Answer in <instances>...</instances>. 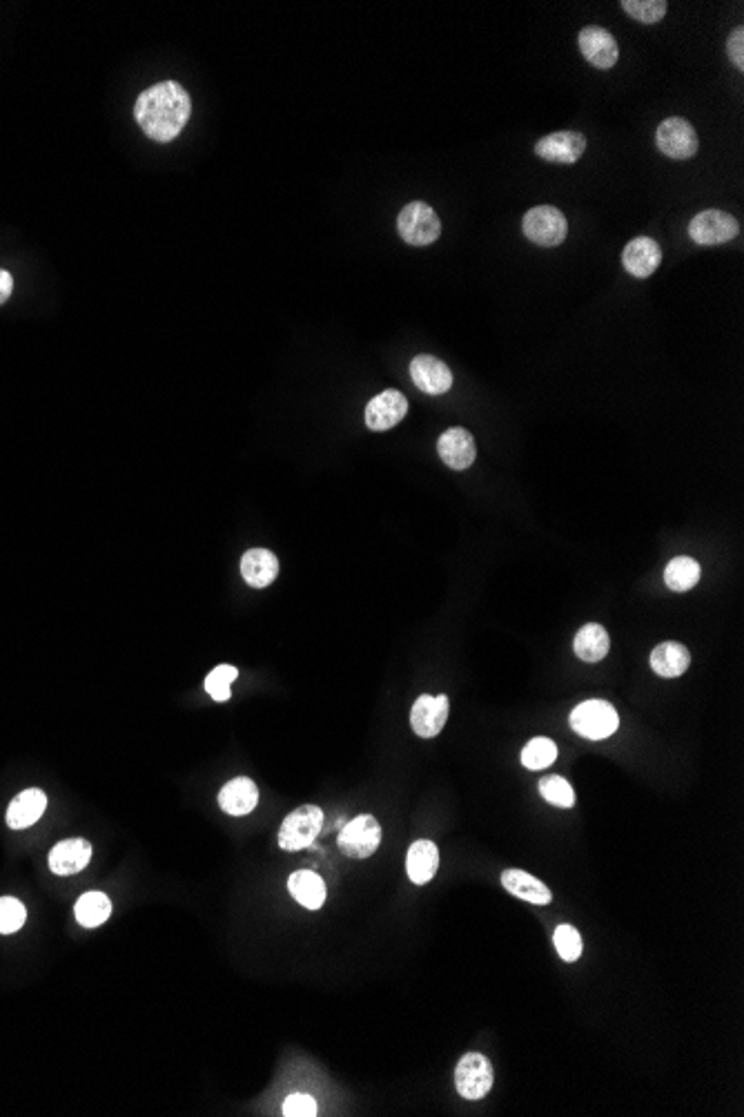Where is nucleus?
<instances>
[{
  "label": "nucleus",
  "mask_w": 744,
  "mask_h": 1117,
  "mask_svg": "<svg viewBox=\"0 0 744 1117\" xmlns=\"http://www.w3.org/2000/svg\"><path fill=\"white\" fill-rule=\"evenodd\" d=\"M448 698L442 696H419L415 705H413V712H410V725H413V730L419 738H435L439 732L444 730V725L448 721Z\"/></svg>",
  "instance_id": "obj_14"
},
{
  "label": "nucleus",
  "mask_w": 744,
  "mask_h": 1117,
  "mask_svg": "<svg viewBox=\"0 0 744 1117\" xmlns=\"http://www.w3.org/2000/svg\"><path fill=\"white\" fill-rule=\"evenodd\" d=\"M493 1064L482 1053H466L455 1068V1086L464 1100H482L493 1089Z\"/></svg>",
  "instance_id": "obj_7"
},
{
  "label": "nucleus",
  "mask_w": 744,
  "mask_h": 1117,
  "mask_svg": "<svg viewBox=\"0 0 744 1117\" xmlns=\"http://www.w3.org/2000/svg\"><path fill=\"white\" fill-rule=\"evenodd\" d=\"M698 580H700V565L687 556L673 558L667 565V571H664V582H667V587L671 591H678V594L693 589L698 585Z\"/></svg>",
  "instance_id": "obj_27"
},
{
  "label": "nucleus",
  "mask_w": 744,
  "mask_h": 1117,
  "mask_svg": "<svg viewBox=\"0 0 744 1117\" xmlns=\"http://www.w3.org/2000/svg\"><path fill=\"white\" fill-rule=\"evenodd\" d=\"M12 290H14V277L7 273V270H0V304H5V301L12 297Z\"/></svg>",
  "instance_id": "obj_36"
},
{
  "label": "nucleus",
  "mask_w": 744,
  "mask_h": 1117,
  "mask_svg": "<svg viewBox=\"0 0 744 1117\" xmlns=\"http://www.w3.org/2000/svg\"><path fill=\"white\" fill-rule=\"evenodd\" d=\"M437 453L448 469L453 471H466L477 458L473 435L462 429V426H455V429H448L439 435Z\"/></svg>",
  "instance_id": "obj_15"
},
{
  "label": "nucleus",
  "mask_w": 744,
  "mask_h": 1117,
  "mask_svg": "<svg viewBox=\"0 0 744 1117\" xmlns=\"http://www.w3.org/2000/svg\"><path fill=\"white\" fill-rule=\"evenodd\" d=\"M502 886L511 892L513 897L528 901V903H535V906H548V903L553 901V892L548 890L544 883L533 877V874H528L524 870H504L502 872Z\"/></svg>",
  "instance_id": "obj_21"
},
{
  "label": "nucleus",
  "mask_w": 744,
  "mask_h": 1117,
  "mask_svg": "<svg viewBox=\"0 0 744 1117\" xmlns=\"http://www.w3.org/2000/svg\"><path fill=\"white\" fill-rule=\"evenodd\" d=\"M47 808V796L43 790L29 788L14 796V801L7 808V825L12 830H25L29 825H34L43 817Z\"/></svg>",
  "instance_id": "obj_19"
},
{
  "label": "nucleus",
  "mask_w": 744,
  "mask_h": 1117,
  "mask_svg": "<svg viewBox=\"0 0 744 1117\" xmlns=\"http://www.w3.org/2000/svg\"><path fill=\"white\" fill-rule=\"evenodd\" d=\"M74 915L83 928H99L112 915V901L103 892H85L76 901Z\"/></svg>",
  "instance_id": "obj_26"
},
{
  "label": "nucleus",
  "mask_w": 744,
  "mask_h": 1117,
  "mask_svg": "<svg viewBox=\"0 0 744 1117\" xmlns=\"http://www.w3.org/2000/svg\"><path fill=\"white\" fill-rule=\"evenodd\" d=\"M279 573V560L268 549H250L241 558V576L254 589H263L274 582Z\"/></svg>",
  "instance_id": "obj_22"
},
{
  "label": "nucleus",
  "mask_w": 744,
  "mask_h": 1117,
  "mask_svg": "<svg viewBox=\"0 0 744 1117\" xmlns=\"http://www.w3.org/2000/svg\"><path fill=\"white\" fill-rule=\"evenodd\" d=\"M553 944L557 948V955H560L566 964H573V961L582 957V948H584L582 935L571 924H562L555 928Z\"/></svg>",
  "instance_id": "obj_31"
},
{
  "label": "nucleus",
  "mask_w": 744,
  "mask_h": 1117,
  "mask_svg": "<svg viewBox=\"0 0 744 1117\" xmlns=\"http://www.w3.org/2000/svg\"><path fill=\"white\" fill-rule=\"evenodd\" d=\"M586 145H589V143H586V137L582 132L562 130V132L546 134V137L537 141L535 143V154L540 159L548 161V163L573 165L584 157Z\"/></svg>",
  "instance_id": "obj_10"
},
{
  "label": "nucleus",
  "mask_w": 744,
  "mask_h": 1117,
  "mask_svg": "<svg viewBox=\"0 0 744 1117\" xmlns=\"http://www.w3.org/2000/svg\"><path fill=\"white\" fill-rule=\"evenodd\" d=\"M667 3L664 0H622V9L633 21L644 25H655L667 16Z\"/></svg>",
  "instance_id": "obj_29"
},
{
  "label": "nucleus",
  "mask_w": 744,
  "mask_h": 1117,
  "mask_svg": "<svg viewBox=\"0 0 744 1117\" xmlns=\"http://www.w3.org/2000/svg\"><path fill=\"white\" fill-rule=\"evenodd\" d=\"M522 230L531 244L555 248L569 237V221L555 206H535L524 215Z\"/></svg>",
  "instance_id": "obj_4"
},
{
  "label": "nucleus",
  "mask_w": 744,
  "mask_h": 1117,
  "mask_svg": "<svg viewBox=\"0 0 744 1117\" xmlns=\"http://www.w3.org/2000/svg\"><path fill=\"white\" fill-rule=\"evenodd\" d=\"M323 828V810L317 805H301L281 823L279 845L286 852H299L317 841Z\"/></svg>",
  "instance_id": "obj_3"
},
{
  "label": "nucleus",
  "mask_w": 744,
  "mask_h": 1117,
  "mask_svg": "<svg viewBox=\"0 0 744 1117\" xmlns=\"http://www.w3.org/2000/svg\"><path fill=\"white\" fill-rule=\"evenodd\" d=\"M573 649H575L577 658H582L584 663H600V660L606 658V654H609V649H611L609 631H606L602 625H597V623L584 625L580 631H577Z\"/></svg>",
  "instance_id": "obj_25"
},
{
  "label": "nucleus",
  "mask_w": 744,
  "mask_h": 1117,
  "mask_svg": "<svg viewBox=\"0 0 744 1117\" xmlns=\"http://www.w3.org/2000/svg\"><path fill=\"white\" fill-rule=\"evenodd\" d=\"M662 264L660 244L651 237H635L624 246L622 266L635 279L651 277Z\"/></svg>",
  "instance_id": "obj_16"
},
{
  "label": "nucleus",
  "mask_w": 744,
  "mask_h": 1117,
  "mask_svg": "<svg viewBox=\"0 0 744 1117\" xmlns=\"http://www.w3.org/2000/svg\"><path fill=\"white\" fill-rule=\"evenodd\" d=\"M557 761V745L546 736L531 738L522 750V765L528 770H546Z\"/></svg>",
  "instance_id": "obj_28"
},
{
  "label": "nucleus",
  "mask_w": 744,
  "mask_h": 1117,
  "mask_svg": "<svg viewBox=\"0 0 744 1117\" xmlns=\"http://www.w3.org/2000/svg\"><path fill=\"white\" fill-rule=\"evenodd\" d=\"M239 676V669L232 667V665H219L214 667L212 672L205 678V692H208L214 701L225 703L230 698V685L237 681Z\"/></svg>",
  "instance_id": "obj_32"
},
{
  "label": "nucleus",
  "mask_w": 744,
  "mask_h": 1117,
  "mask_svg": "<svg viewBox=\"0 0 744 1117\" xmlns=\"http://www.w3.org/2000/svg\"><path fill=\"white\" fill-rule=\"evenodd\" d=\"M569 723L575 734L589 741H604V738L613 736L620 727V716L615 712V707L606 701H584L577 705Z\"/></svg>",
  "instance_id": "obj_5"
},
{
  "label": "nucleus",
  "mask_w": 744,
  "mask_h": 1117,
  "mask_svg": "<svg viewBox=\"0 0 744 1117\" xmlns=\"http://www.w3.org/2000/svg\"><path fill=\"white\" fill-rule=\"evenodd\" d=\"M192 103L183 85L176 81H163L148 87L134 105L136 123L150 139L168 143L179 137L190 119Z\"/></svg>",
  "instance_id": "obj_1"
},
{
  "label": "nucleus",
  "mask_w": 744,
  "mask_h": 1117,
  "mask_svg": "<svg viewBox=\"0 0 744 1117\" xmlns=\"http://www.w3.org/2000/svg\"><path fill=\"white\" fill-rule=\"evenodd\" d=\"M259 803L257 783L248 776H237L225 783L219 792V808L230 817H246Z\"/></svg>",
  "instance_id": "obj_18"
},
{
  "label": "nucleus",
  "mask_w": 744,
  "mask_h": 1117,
  "mask_svg": "<svg viewBox=\"0 0 744 1117\" xmlns=\"http://www.w3.org/2000/svg\"><path fill=\"white\" fill-rule=\"evenodd\" d=\"M437 868H439V850L433 841L422 839L410 845L406 854V872L410 881L417 883V886H426L428 881L435 879Z\"/></svg>",
  "instance_id": "obj_20"
},
{
  "label": "nucleus",
  "mask_w": 744,
  "mask_h": 1117,
  "mask_svg": "<svg viewBox=\"0 0 744 1117\" xmlns=\"http://www.w3.org/2000/svg\"><path fill=\"white\" fill-rule=\"evenodd\" d=\"M381 843V825L372 814H359L341 828L337 845L350 859H368Z\"/></svg>",
  "instance_id": "obj_6"
},
{
  "label": "nucleus",
  "mask_w": 744,
  "mask_h": 1117,
  "mask_svg": "<svg viewBox=\"0 0 744 1117\" xmlns=\"http://www.w3.org/2000/svg\"><path fill=\"white\" fill-rule=\"evenodd\" d=\"M740 232L738 221L722 210H702L689 223V237L698 246L729 244Z\"/></svg>",
  "instance_id": "obj_9"
},
{
  "label": "nucleus",
  "mask_w": 744,
  "mask_h": 1117,
  "mask_svg": "<svg viewBox=\"0 0 744 1117\" xmlns=\"http://www.w3.org/2000/svg\"><path fill=\"white\" fill-rule=\"evenodd\" d=\"M540 794L551 805H557V808L569 810L575 805V792L564 776H544L540 781Z\"/></svg>",
  "instance_id": "obj_30"
},
{
  "label": "nucleus",
  "mask_w": 744,
  "mask_h": 1117,
  "mask_svg": "<svg viewBox=\"0 0 744 1117\" xmlns=\"http://www.w3.org/2000/svg\"><path fill=\"white\" fill-rule=\"evenodd\" d=\"M727 52H729V58L733 61V65H736L738 70L742 72L744 70V29L742 27H736L729 34Z\"/></svg>",
  "instance_id": "obj_35"
},
{
  "label": "nucleus",
  "mask_w": 744,
  "mask_h": 1117,
  "mask_svg": "<svg viewBox=\"0 0 744 1117\" xmlns=\"http://www.w3.org/2000/svg\"><path fill=\"white\" fill-rule=\"evenodd\" d=\"M410 380L426 395H444L453 386L450 368L433 355H417L410 362Z\"/></svg>",
  "instance_id": "obj_13"
},
{
  "label": "nucleus",
  "mask_w": 744,
  "mask_h": 1117,
  "mask_svg": "<svg viewBox=\"0 0 744 1117\" xmlns=\"http://www.w3.org/2000/svg\"><path fill=\"white\" fill-rule=\"evenodd\" d=\"M655 143H658V150L662 154H667L669 159L675 161L695 157L700 148L698 132H695L693 125L687 119H682V116H669V119H664L658 125V132H655Z\"/></svg>",
  "instance_id": "obj_8"
},
{
  "label": "nucleus",
  "mask_w": 744,
  "mask_h": 1117,
  "mask_svg": "<svg viewBox=\"0 0 744 1117\" xmlns=\"http://www.w3.org/2000/svg\"><path fill=\"white\" fill-rule=\"evenodd\" d=\"M290 895L308 910H319L326 903V883L312 870H297L288 879Z\"/></svg>",
  "instance_id": "obj_23"
},
{
  "label": "nucleus",
  "mask_w": 744,
  "mask_h": 1117,
  "mask_svg": "<svg viewBox=\"0 0 744 1117\" xmlns=\"http://www.w3.org/2000/svg\"><path fill=\"white\" fill-rule=\"evenodd\" d=\"M689 665L691 654L682 643H662L651 652V669L662 678H678Z\"/></svg>",
  "instance_id": "obj_24"
},
{
  "label": "nucleus",
  "mask_w": 744,
  "mask_h": 1117,
  "mask_svg": "<svg viewBox=\"0 0 744 1117\" xmlns=\"http://www.w3.org/2000/svg\"><path fill=\"white\" fill-rule=\"evenodd\" d=\"M27 910L14 897H0V935H14L25 926Z\"/></svg>",
  "instance_id": "obj_33"
},
{
  "label": "nucleus",
  "mask_w": 744,
  "mask_h": 1117,
  "mask_svg": "<svg viewBox=\"0 0 744 1117\" xmlns=\"http://www.w3.org/2000/svg\"><path fill=\"white\" fill-rule=\"evenodd\" d=\"M577 43H580V52L586 61L600 67V70H611L618 63L620 47L609 29L597 25L584 27L580 36H577Z\"/></svg>",
  "instance_id": "obj_11"
},
{
  "label": "nucleus",
  "mask_w": 744,
  "mask_h": 1117,
  "mask_svg": "<svg viewBox=\"0 0 744 1117\" xmlns=\"http://www.w3.org/2000/svg\"><path fill=\"white\" fill-rule=\"evenodd\" d=\"M92 843L85 839H65L50 852V870L58 877H70L90 866Z\"/></svg>",
  "instance_id": "obj_17"
},
{
  "label": "nucleus",
  "mask_w": 744,
  "mask_h": 1117,
  "mask_svg": "<svg viewBox=\"0 0 744 1117\" xmlns=\"http://www.w3.org/2000/svg\"><path fill=\"white\" fill-rule=\"evenodd\" d=\"M408 413V400L404 393L388 388V391L372 397L366 406V424L370 431H388L404 420Z\"/></svg>",
  "instance_id": "obj_12"
},
{
  "label": "nucleus",
  "mask_w": 744,
  "mask_h": 1117,
  "mask_svg": "<svg viewBox=\"0 0 744 1117\" xmlns=\"http://www.w3.org/2000/svg\"><path fill=\"white\" fill-rule=\"evenodd\" d=\"M397 230L408 246H430L442 235V221L428 203L413 201L401 208Z\"/></svg>",
  "instance_id": "obj_2"
},
{
  "label": "nucleus",
  "mask_w": 744,
  "mask_h": 1117,
  "mask_svg": "<svg viewBox=\"0 0 744 1117\" xmlns=\"http://www.w3.org/2000/svg\"><path fill=\"white\" fill-rule=\"evenodd\" d=\"M283 1115L286 1117H315L317 1115V1102L315 1097L308 1093H292L286 1102H283Z\"/></svg>",
  "instance_id": "obj_34"
}]
</instances>
